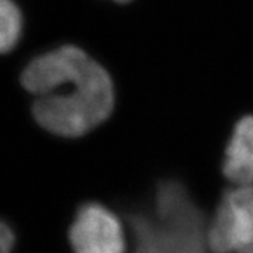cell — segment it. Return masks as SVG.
<instances>
[{
	"instance_id": "9",
	"label": "cell",
	"mask_w": 253,
	"mask_h": 253,
	"mask_svg": "<svg viewBox=\"0 0 253 253\" xmlns=\"http://www.w3.org/2000/svg\"><path fill=\"white\" fill-rule=\"evenodd\" d=\"M246 253H253V251H249V252H246Z\"/></svg>"
},
{
	"instance_id": "2",
	"label": "cell",
	"mask_w": 253,
	"mask_h": 253,
	"mask_svg": "<svg viewBox=\"0 0 253 253\" xmlns=\"http://www.w3.org/2000/svg\"><path fill=\"white\" fill-rule=\"evenodd\" d=\"M208 221L179 180L158 183L149 206L126 214L132 253H208Z\"/></svg>"
},
{
	"instance_id": "8",
	"label": "cell",
	"mask_w": 253,
	"mask_h": 253,
	"mask_svg": "<svg viewBox=\"0 0 253 253\" xmlns=\"http://www.w3.org/2000/svg\"><path fill=\"white\" fill-rule=\"evenodd\" d=\"M111 1L118 3V4H126V3H129V1H132V0H111Z\"/></svg>"
},
{
	"instance_id": "4",
	"label": "cell",
	"mask_w": 253,
	"mask_h": 253,
	"mask_svg": "<svg viewBox=\"0 0 253 253\" xmlns=\"http://www.w3.org/2000/svg\"><path fill=\"white\" fill-rule=\"evenodd\" d=\"M73 253H126L124 229L117 215L99 203H86L69 228Z\"/></svg>"
},
{
	"instance_id": "6",
	"label": "cell",
	"mask_w": 253,
	"mask_h": 253,
	"mask_svg": "<svg viewBox=\"0 0 253 253\" xmlns=\"http://www.w3.org/2000/svg\"><path fill=\"white\" fill-rule=\"evenodd\" d=\"M23 31V16L13 0H0V54L13 51Z\"/></svg>"
},
{
	"instance_id": "7",
	"label": "cell",
	"mask_w": 253,
	"mask_h": 253,
	"mask_svg": "<svg viewBox=\"0 0 253 253\" xmlns=\"http://www.w3.org/2000/svg\"><path fill=\"white\" fill-rule=\"evenodd\" d=\"M16 244L13 229L4 221L0 219V253H11Z\"/></svg>"
},
{
	"instance_id": "5",
	"label": "cell",
	"mask_w": 253,
	"mask_h": 253,
	"mask_svg": "<svg viewBox=\"0 0 253 253\" xmlns=\"http://www.w3.org/2000/svg\"><path fill=\"white\" fill-rule=\"evenodd\" d=\"M222 173L236 186L253 184V114L238 118L228 139Z\"/></svg>"
},
{
	"instance_id": "3",
	"label": "cell",
	"mask_w": 253,
	"mask_h": 253,
	"mask_svg": "<svg viewBox=\"0 0 253 253\" xmlns=\"http://www.w3.org/2000/svg\"><path fill=\"white\" fill-rule=\"evenodd\" d=\"M208 246L212 253L253 251V184L226 190L208 221Z\"/></svg>"
},
{
	"instance_id": "1",
	"label": "cell",
	"mask_w": 253,
	"mask_h": 253,
	"mask_svg": "<svg viewBox=\"0 0 253 253\" xmlns=\"http://www.w3.org/2000/svg\"><path fill=\"white\" fill-rule=\"evenodd\" d=\"M20 81L36 97V121L54 135H86L103 126L117 107L111 73L96 56L75 44L38 55L23 69Z\"/></svg>"
}]
</instances>
